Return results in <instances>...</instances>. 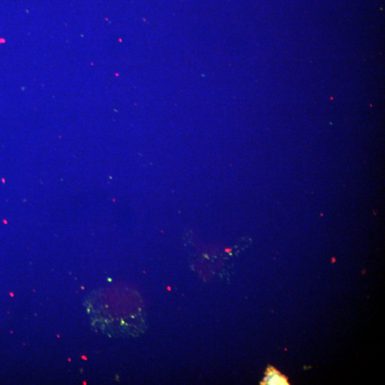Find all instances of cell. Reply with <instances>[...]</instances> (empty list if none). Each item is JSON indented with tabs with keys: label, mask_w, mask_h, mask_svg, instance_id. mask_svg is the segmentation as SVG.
<instances>
[{
	"label": "cell",
	"mask_w": 385,
	"mask_h": 385,
	"mask_svg": "<svg viewBox=\"0 0 385 385\" xmlns=\"http://www.w3.org/2000/svg\"><path fill=\"white\" fill-rule=\"evenodd\" d=\"M263 384H289L285 376L281 374L279 371L272 366H269L266 371V376L264 379Z\"/></svg>",
	"instance_id": "1"
}]
</instances>
